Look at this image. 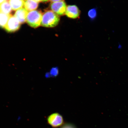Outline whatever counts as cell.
<instances>
[{
	"mask_svg": "<svg viewBox=\"0 0 128 128\" xmlns=\"http://www.w3.org/2000/svg\"><path fill=\"white\" fill-rule=\"evenodd\" d=\"M60 20V17L55 12L52 10H46L42 14L41 24L46 28H54L58 24Z\"/></svg>",
	"mask_w": 128,
	"mask_h": 128,
	"instance_id": "6da1fadb",
	"label": "cell"
},
{
	"mask_svg": "<svg viewBox=\"0 0 128 128\" xmlns=\"http://www.w3.org/2000/svg\"><path fill=\"white\" fill-rule=\"evenodd\" d=\"M42 14L40 10H34L28 13L26 22L28 25L34 28H36L41 24Z\"/></svg>",
	"mask_w": 128,
	"mask_h": 128,
	"instance_id": "7a4b0ae2",
	"label": "cell"
},
{
	"mask_svg": "<svg viewBox=\"0 0 128 128\" xmlns=\"http://www.w3.org/2000/svg\"><path fill=\"white\" fill-rule=\"evenodd\" d=\"M47 120L48 124L53 128L60 127L64 124L63 116L57 112L50 115Z\"/></svg>",
	"mask_w": 128,
	"mask_h": 128,
	"instance_id": "3957f363",
	"label": "cell"
},
{
	"mask_svg": "<svg viewBox=\"0 0 128 128\" xmlns=\"http://www.w3.org/2000/svg\"><path fill=\"white\" fill-rule=\"evenodd\" d=\"M66 8V4L64 1L52 2L50 5L52 10L58 16L64 15Z\"/></svg>",
	"mask_w": 128,
	"mask_h": 128,
	"instance_id": "277c9868",
	"label": "cell"
},
{
	"mask_svg": "<svg viewBox=\"0 0 128 128\" xmlns=\"http://www.w3.org/2000/svg\"><path fill=\"white\" fill-rule=\"evenodd\" d=\"M20 24L16 18L12 15L9 18L5 29L8 32H14L20 29Z\"/></svg>",
	"mask_w": 128,
	"mask_h": 128,
	"instance_id": "5b68a950",
	"label": "cell"
},
{
	"mask_svg": "<svg viewBox=\"0 0 128 128\" xmlns=\"http://www.w3.org/2000/svg\"><path fill=\"white\" fill-rule=\"evenodd\" d=\"M65 14L70 18L76 19L79 16L80 11L76 5L68 6L66 8Z\"/></svg>",
	"mask_w": 128,
	"mask_h": 128,
	"instance_id": "8992f818",
	"label": "cell"
},
{
	"mask_svg": "<svg viewBox=\"0 0 128 128\" xmlns=\"http://www.w3.org/2000/svg\"><path fill=\"white\" fill-rule=\"evenodd\" d=\"M28 13V11L26 9L22 8L17 10L15 13L14 16L20 24H23L26 22Z\"/></svg>",
	"mask_w": 128,
	"mask_h": 128,
	"instance_id": "52a82bcc",
	"label": "cell"
},
{
	"mask_svg": "<svg viewBox=\"0 0 128 128\" xmlns=\"http://www.w3.org/2000/svg\"><path fill=\"white\" fill-rule=\"evenodd\" d=\"M24 7L28 11L34 10L37 8L38 3L34 0H24Z\"/></svg>",
	"mask_w": 128,
	"mask_h": 128,
	"instance_id": "ba28073f",
	"label": "cell"
},
{
	"mask_svg": "<svg viewBox=\"0 0 128 128\" xmlns=\"http://www.w3.org/2000/svg\"><path fill=\"white\" fill-rule=\"evenodd\" d=\"M12 10V7L8 1H5L0 4V12L10 15Z\"/></svg>",
	"mask_w": 128,
	"mask_h": 128,
	"instance_id": "9c48e42d",
	"label": "cell"
},
{
	"mask_svg": "<svg viewBox=\"0 0 128 128\" xmlns=\"http://www.w3.org/2000/svg\"><path fill=\"white\" fill-rule=\"evenodd\" d=\"M9 2L14 10L22 8L24 6V0H9Z\"/></svg>",
	"mask_w": 128,
	"mask_h": 128,
	"instance_id": "30bf717a",
	"label": "cell"
},
{
	"mask_svg": "<svg viewBox=\"0 0 128 128\" xmlns=\"http://www.w3.org/2000/svg\"><path fill=\"white\" fill-rule=\"evenodd\" d=\"M11 16V14L8 15L0 12V28H5Z\"/></svg>",
	"mask_w": 128,
	"mask_h": 128,
	"instance_id": "8fae6325",
	"label": "cell"
},
{
	"mask_svg": "<svg viewBox=\"0 0 128 128\" xmlns=\"http://www.w3.org/2000/svg\"><path fill=\"white\" fill-rule=\"evenodd\" d=\"M88 15L90 18L92 20H94L97 16L96 10L95 8L90 9L88 12Z\"/></svg>",
	"mask_w": 128,
	"mask_h": 128,
	"instance_id": "7c38bea8",
	"label": "cell"
},
{
	"mask_svg": "<svg viewBox=\"0 0 128 128\" xmlns=\"http://www.w3.org/2000/svg\"><path fill=\"white\" fill-rule=\"evenodd\" d=\"M58 73V70L56 68H54L51 70L50 71V74L52 76H57Z\"/></svg>",
	"mask_w": 128,
	"mask_h": 128,
	"instance_id": "4fadbf2b",
	"label": "cell"
},
{
	"mask_svg": "<svg viewBox=\"0 0 128 128\" xmlns=\"http://www.w3.org/2000/svg\"><path fill=\"white\" fill-rule=\"evenodd\" d=\"M60 128H76V127L72 124L67 123L64 124Z\"/></svg>",
	"mask_w": 128,
	"mask_h": 128,
	"instance_id": "5bb4252c",
	"label": "cell"
},
{
	"mask_svg": "<svg viewBox=\"0 0 128 128\" xmlns=\"http://www.w3.org/2000/svg\"><path fill=\"white\" fill-rule=\"evenodd\" d=\"M50 0L52 2H58L63 1L64 0Z\"/></svg>",
	"mask_w": 128,
	"mask_h": 128,
	"instance_id": "9a60e30c",
	"label": "cell"
},
{
	"mask_svg": "<svg viewBox=\"0 0 128 128\" xmlns=\"http://www.w3.org/2000/svg\"><path fill=\"white\" fill-rule=\"evenodd\" d=\"M6 1V0H0V4Z\"/></svg>",
	"mask_w": 128,
	"mask_h": 128,
	"instance_id": "2e32d148",
	"label": "cell"
},
{
	"mask_svg": "<svg viewBox=\"0 0 128 128\" xmlns=\"http://www.w3.org/2000/svg\"><path fill=\"white\" fill-rule=\"evenodd\" d=\"M34 0L38 2H39L42 1V0Z\"/></svg>",
	"mask_w": 128,
	"mask_h": 128,
	"instance_id": "e0dca14e",
	"label": "cell"
},
{
	"mask_svg": "<svg viewBox=\"0 0 128 128\" xmlns=\"http://www.w3.org/2000/svg\"><path fill=\"white\" fill-rule=\"evenodd\" d=\"M49 0H42V2H47Z\"/></svg>",
	"mask_w": 128,
	"mask_h": 128,
	"instance_id": "ac0fdd59",
	"label": "cell"
}]
</instances>
